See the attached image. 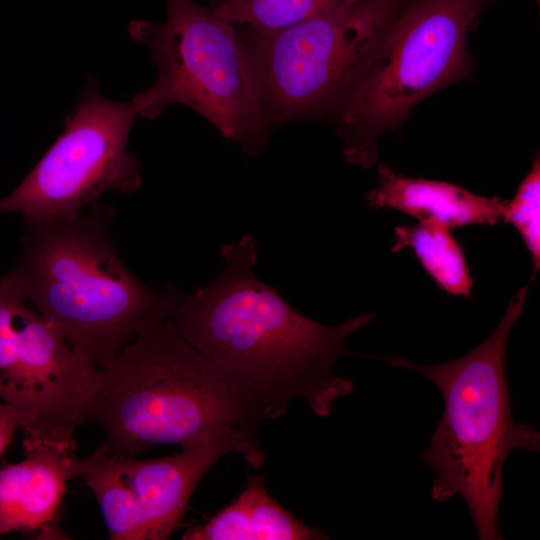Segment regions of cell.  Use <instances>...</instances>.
<instances>
[{"label":"cell","mask_w":540,"mask_h":540,"mask_svg":"<svg viewBox=\"0 0 540 540\" xmlns=\"http://www.w3.org/2000/svg\"><path fill=\"white\" fill-rule=\"evenodd\" d=\"M222 272L206 286L183 295L170 317L178 333L229 374L270 398L284 414L294 400L319 417L354 390L335 372L352 355L346 338L374 317L363 313L338 325L320 323L297 310L254 268L257 242L245 234L221 248Z\"/></svg>","instance_id":"1"},{"label":"cell","mask_w":540,"mask_h":540,"mask_svg":"<svg viewBox=\"0 0 540 540\" xmlns=\"http://www.w3.org/2000/svg\"><path fill=\"white\" fill-rule=\"evenodd\" d=\"M282 415L270 398L210 361L167 320L98 371L88 421L102 429L100 445L137 455L224 431L258 439L259 424Z\"/></svg>","instance_id":"3"},{"label":"cell","mask_w":540,"mask_h":540,"mask_svg":"<svg viewBox=\"0 0 540 540\" xmlns=\"http://www.w3.org/2000/svg\"><path fill=\"white\" fill-rule=\"evenodd\" d=\"M527 291L528 285L520 288L493 332L457 359L425 365L400 356L377 357L423 375L438 388L443 416L419 460L435 475L432 499L444 502L460 495L481 540L502 539L498 511L503 466L510 452L540 450V433L513 419L505 373L507 341Z\"/></svg>","instance_id":"4"},{"label":"cell","mask_w":540,"mask_h":540,"mask_svg":"<svg viewBox=\"0 0 540 540\" xmlns=\"http://www.w3.org/2000/svg\"><path fill=\"white\" fill-rule=\"evenodd\" d=\"M403 0H361L272 31L245 26L267 120L339 109L364 75Z\"/></svg>","instance_id":"7"},{"label":"cell","mask_w":540,"mask_h":540,"mask_svg":"<svg viewBox=\"0 0 540 540\" xmlns=\"http://www.w3.org/2000/svg\"><path fill=\"white\" fill-rule=\"evenodd\" d=\"M482 0H403L364 75L338 111L344 155L370 167L376 137L466 74L467 34Z\"/></svg>","instance_id":"6"},{"label":"cell","mask_w":540,"mask_h":540,"mask_svg":"<svg viewBox=\"0 0 540 540\" xmlns=\"http://www.w3.org/2000/svg\"><path fill=\"white\" fill-rule=\"evenodd\" d=\"M80 478L95 496L110 539L146 540L138 502L127 484L118 452L99 445L86 457L72 458L70 479Z\"/></svg>","instance_id":"14"},{"label":"cell","mask_w":540,"mask_h":540,"mask_svg":"<svg viewBox=\"0 0 540 540\" xmlns=\"http://www.w3.org/2000/svg\"><path fill=\"white\" fill-rule=\"evenodd\" d=\"M358 1L361 0H211L210 7L233 24L272 31Z\"/></svg>","instance_id":"16"},{"label":"cell","mask_w":540,"mask_h":540,"mask_svg":"<svg viewBox=\"0 0 540 540\" xmlns=\"http://www.w3.org/2000/svg\"><path fill=\"white\" fill-rule=\"evenodd\" d=\"M319 528L305 525L267 492L264 477L248 478L237 499L206 523L187 529L184 540H325Z\"/></svg>","instance_id":"13"},{"label":"cell","mask_w":540,"mask_h":540,"mask_svg":"<svg viewBox=\"0 0 540 540\" xmlns=\"http://www.w3.org/2000/svg\"><path fill=\"white\" fill-rule=\"evenodd\" d=\"M98 371L0 277V400L32 416L24 435L76 443Z\"/></svg>","instance_id":"9"},{"label":"cell","mask_w":540,"mask_h":540,"mask_svg":"<svg viewBox=\"0 0 540 540\" xmlns=\"http://www.w3.org/2000/svg\"><path fill=\"white\" fill-rule=\"evenodd\" d=\"M114 210L23 218L19 257L4 276L69 346L98 370L170 319L183 294L149 287L123 263L109 233Z\"/></svg>","instance_id":"2"},{"label":"cell","mask_w":540,"mask_h":540,"mask_svg":"<svg viewBox=\"0 0 540 540\" xmlns=\"http://www.w3.org/2000/svg\"><path fill=\"white\" fill-rule=\"evenodd\" d=\"M451 230L434 221L396 226L391 252L411 248L439 288L455 297H470L474 279L465 251Z\"/></svg>","instance_id":"15"},{"label":"cell","mask_w":540,"mask_h":540,"mask_svg":"<svg viewBox=\"0 0 540 540\" xmlns=\"http://www.w3.org/2000/svg\"><path fill=\"white\" fill-rule=\"evenodd\" d=\"M33 418L26 411L0 400V457L18 429L30 430Z\"/></svg>","instance_id":"18"},{"label":"cell","mask_w":540,"mask_h":540,"mask_svg":"<svg viewBox=\"0 0 540 540\" xmlns=\"http://www.w3.org/2000/svg\"><path fill=\"white\" fill-rule=\"evenodd\" d=\"M377 171L379 182L365 195L373 208H391L450 229L496 225L502 219L505 201L496 196H479L446 181L406 177L385 164H379Z\"/></svg>","instance_id":"12"},{"label":"cell","mask_w":540,"mask_h":540,"mask_svg":"<svg viewBox=\"0 0 540 540\" xmlns=\"http://www.w3.org/2000/svg\"><path fill=\"white\" fill-rule=\"evenodd\" d=\"M137 116L132 101L108 100L90 83L63 133L20 185L0 198V214L69 215L98 207L105 192L137 191L140 164L127 151Z\"/></svg>","instance_id":"8"},{"label":"cell","mask_w":540,"mask_h":540,"mask_svg":"<svg viewBox=\"0 0 540 540\" xmlns=\"http://www.w3.org/2000/svg\"><path fill=\"white\" fill-rule=\"evenodd\" d=\"M511 224L523 240L533 263L532 277L540 268V157L519 184L511 201H505L502 219Z\"/></svg>","instance_id":"17"},{"label":"cell","mask_w":540,"mask_h":540,"mask_svg":"<svg viewBox=\"0 0 540 540\" xmlns=\"http://www.w3.org/2000/svg\"><path fill=\"white\" fill-rule=\"evenodd\" d=\"M165 3L163 23L138 20L129 26L157 69L156 82L131 100L138 116L154 119L168 105L183 104L244 154L261 156L273 128L239 31L195 0Z\"/></svg>","instance_id":"5"},{"label":"cell","mask_w":540,"mask_h":540,"mask_svg":"<svg viewBox=\"0 0 540 540\" xmlns=\"http://www.w3.org/2000/svg\"><path fill=\"white\" fill-rule=\"evenodd\" d=\"M181 448L177 454L154 459L117 451L122 474L141 511L146 540H166L173 534L200 480L221 456L239 454L254 469L262 467L265 459L258 439L237 430Z\"/></svg>","instance_id":"10"},{"label":"cell","mask_w":540,"mask_h":540,"mask_svg":"<svg viewBox=\"0 0 540 540\" xmlns=\"http://www.w3.org/2000/svg\"><path fill=\"white\" fill-rule=\"evenodd\" d=\"M25 458L0 469V536L35 532L61 538L53 525L70 479L76 443L24 435Z\"/></svg>","instance_id":"11"}]
</instances>
